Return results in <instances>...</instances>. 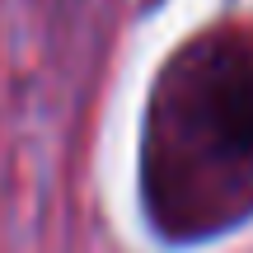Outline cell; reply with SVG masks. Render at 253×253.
<instances>
[{
  "instance_id": "obj_1",
  "label": "cell",
  "mask_w": 253,
  "mask_h": 253,
  "mask_svg": "<svg viewBox=\"0 0 253 253\" xmlns=\"http://www.w3.org/2000/svg\"><path fill=\"white\" fill-rule=\"evenodd\" d=\"M169 126L155 141V188H183V207L202 211L211 192L253 197V61H220L188 71Z\"/></svg>"
}]
</instances>
